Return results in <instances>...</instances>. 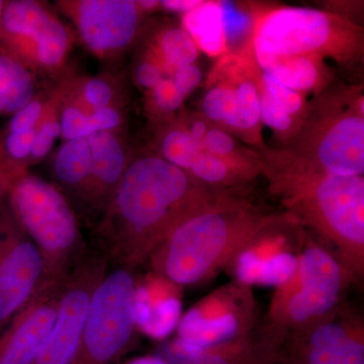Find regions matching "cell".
Masks as SVG:
<instances>
[{"label":"cell","instance_id":"obj_1","mask_svg":"<svg viewBox=\"0 0 364 364\" xmlns=\"http://www.w3.org/2000/svg\"><path fill=\"white\" fill-rule=\"evenodd\" d=\"M196 205L188 172L153 155L129 162L100 221L107 257L131 269L198 212Z\"/></svg>","mask_w":364,"mask_h":364},{"label":"cell","instance_id":"obj_2","mask_svg":"<svg viewBox=\"0 0 364 364\" xmlns=\"http://www.w3.org/2000/svg\"><path fill=\"white\" fill-rule=\"evenodd\" d=\"M4 200L42 255L44 273L38 289L63 286L85 254L77 218L66 196L51 182L25 172Z\"/></svg>","mask_w":364,"mask_h":364},{"label":"cell","instance_id":"obj_3","mask_svg":"<svg viewBox=\"0 0 364 364\" xmlns=\"http://www.w3.org/2000/svg\"><path fill=\"white\" fill-rule=\"evenodd\" d=\"M253 51L258 65L277 57H332L346 61L360 53L363 36L353 23L306 7H279L254 21Z\"/></svg>","mask_w":364,"mask_h":364},{"label":"cell","instance_id":"obj_4","mask_svg":"<svg viewBox=\"0 0 364 364\" xmlns=\"http://www.w3.org/2000/svg\"><path fill=\"white\" fill-rule=\"evenodd\" d=\"M272 158L277 165V181L284 182L328 231L341 240L363 247V176L328 173L298 154L287 153Z\"/></svg>","mask_w":364,"mask_h":364},{"label":"cell","instance_id":"obj_5","mask_svg":"<svg viewBox=\"0 0 364 364\" xmlns=\"http://www.w3.org/2000/svg\"><path fill=\"white\" fill-rule=\"evenodd\" d=\"M136 287L130 268L105 273L91 296L72 364H116L123 355L136 327Z\"/></svg>","mask_w":364,"mask_h":364},{"label":"cell","instance_id":"obj_6","mask_svg":"<svg viewBox=\"0 0 364 364\" xmlns=\"http://www.w3.org/2000/svg\"><path fill=\"white\" fill-rule=\"evenodd\" d=\"M65 23L46 4L33 0L4 1L0 16V51L32 73L58 71L70 51Z\"/></svg>","mask_w":364,"mask_h":364},{"label":"cell","instance_id":"obj_7","mask_svg":"<svg viewBox=\"0 0 364 364\" xmlns=\"http://www.w3.org/2000/svg\"><path fill=\"white\" fill-rule=\"evenodd\" d=\"M236 225L220 210H200L182 221L163 242L158 267L181 286L207 277L231 243Z\"/></svg>","mask_w":364,"mask_h":364},{"label":"cell","instance_id":"obj_8","mask_svg":"<svg viewBox=\"0 0 364 364\" xmlns=\"http://www.w3.org/2000/svg\"><path fill=\"white\" fill-rule=\"evenodd\" d=\"M109 260L102 254L85 253L73 268L62 289L51 332L31 364L73 363L91 296L107 273Z\"/></svg>","mask_w":364,"mask_h":364},{"label":"cell","instance_id":"obj_9","mask_svg":"<svg viewBox=\"0 0 364 364\" xmlns=\"http://www.w3.org/2000/svg\"><path fill=\"white\" fill-rule=\"evenodd\" d=\"M39 249L0 200V329L28 303L42 280Z\"/></svg>","mask_w":364,"mask_h":364},{"label":"cell","instance_id":"obj_10","mask_svg":"<svg viewBox=\"0 0 364 364\" xmlns=\"http://www.w3.org/2000/svg\"><path fill=\"white\" fill-rule=\"evenodd\" d=\"M83 44L100 58L126 51L138 36L144 11L132 0L60 1Z\"/></svg>","mask_w":364,"mask_h":364},{"label":"cell","instance_id":"obj_11","mask_svg":"<svg viewBox=\"0 0 364 364\" xmlns=\"http://www.w3.org/2000/svg\"><path fill=\"white\" fill-rule=\"evenodd\" d=\"M299 156L341 176H363L364 172L363 97L346 111L326 117L309 136Z\"/></svg>","mask_w":364,"mask_h":364},{"label":"cell","instance_id":"obj_12","mask_svg":"<svg viewBox=\"0 0 364 364\" xmlns=\"http://www.w3.org/2000/svg\"><path fill=\"white\" fill-rule=\"evenodd\" d=\"M64 286V284H63ZM63 286L41 287L0 333V364H31L51 332Z\"/></svg>","mask_w":364,"mask_h":364},{"label":"cell","instance_id":"obj_13","mask_svg":"<svg viewBox=\"0 0 364 364\" xmlns=\"http://www.w3.org/2000/svg\"><path fill=\"white\" fill-rule=\"evenodd\" d=\"M301 289L289 303V314L296 322H306L329 312L341 289V269L322 248L311 247L299 259Z\"/></svg>","mask_w":364,"mask_h":364},{"label":"cell","instance_id":"obj_14","mask_svg":"<svg viewBox=\"0 0 364 364\" xmlns=\"http://www.w3.org/2000/svg\"><path fill=\"white\" fill-rule=\"evenodd\" d=\"M91 157L90 183L82 208L104 215L128 166L123 141L114 131L87 136Z\"/></svg>","mask_w":364,"mask_h":364},{"label":"cell","instance_id":"obj_15","mask_svg":"<svg viewBox=\"0 0 364 364\" xmlns=\"http://www.w3.org/2000/svg\"><path fill=\"white\" fill-rule=\"evenodd\" d=\"M294 364H364V345L341 325L327 323L312 332L308 348Z\"/></svg>","mask_w":364,"mask_h":364},{"label":"cell","instance_id":"obj_16","mask_svg":"<svg viewBox=\"0 0 364 364\" xmlns=\"http://www.w3.org/2000/svg\"><path fill=\"white\" fill-rule=\"evenodd\" d=\"M178 339L182 343L196 348H223L235 339L240 329L238 318L232 313L208 316L200 309L193 308L179 321Z\"/></svg>","mask_w":364,"mask_h":364},{"label":"cell","instance_id":"obj_17","mask_svg":"<svg viewBox=\"0 0 364 364\" xmlns=\"http://www.w3.org/2000/svg\"><path fill=\"white\" fill-rule=\"evenodd\" d=\"M91 157L87 138L65 141L53 160V172L62 188L83 207L90 183Z\"/></svg>","mask_w":364,"mask_h":364},{"label":"cell","instance_id":"obj_18","mask_svg":"<svg viewBox=\"0 0 364 364\" xmlns=\"http://www.w3.org/2000/svg\"><path fill=\"white\" fill-rule=\"evenodd\" d=\"M181 317V299L172 296L154 299L149 287H136V326L151 338H166L176 329Z\"/></svg>","mask_w":364,"mask_h":364},{"label":"cell","instance_id":"obj_19","mask_svg":"<svg viewBox=\"0 0 364 364\" xmlns=\"http://www.w3.org/2000/svg\"><path fill=\"white\" fill-rule=\"evenodd\" d=\"M298 269L299 259L294 254L280 252L264 257L246 250L237 261L236 274L243 284L279 287L293 279Z\"/></svg>","mask_w":364,"mask_h":364},{"label":"cell","instance_id":"obj_20","mask_svg":"<svg viewBox=\"0 0 364 364\" xmlns=\"http://www.w3.org/2000/svg\"><path fill=\"white\" fill-rule=\"evenodd\" d=\"M182 28L195 41L198 50L215 57L227 51L221 4L203 1L182 16Z\"/></svg>","mask_w":364,"mask_h":364},{"label":"cell","instance_id":"obj_21","mask_svg":"<svg viewBox=\"0 0 364 364\" xmlns=\"http://www.w3.org/2000/svg\"><path fill=\"white\" fill-rule=\"evenodd\" d=\"M33 74L0 51V116L14 114L35 98Z\"/></svg>","mask_w":364,"mask_h":364},{"label":"cell","instance_id":"obj_22","mask_svg":"<svg viewBox=\"0 0 364 364\" xmlns=\"http://www.w3.org/2000/svg\"><path fill=\"white\" fill-rule=\"evenodd\" d=\"M320 61L312 57H277L262 62L259 67L282 85L301 93L322 82Z\"/></svg>","mask_w":364,"mask_h":364},{"label":"cell","instance_id":"obj_23","mask_svg":"<svg viewBox=\"0 0 364 364\" xmlns=\"http://www.w3.org/2000/svg\"><path fill=\"white\" fill-rule=\"evenodd\" d=\"M154 355L165 364H268L242 351L229 352L222 348L205 350L188 346L178 339L158 346Z\"/></svg>","mask_w":364,"mask_h":364},{"label":"cell","instance_id":"obj_24","mask_svg":"<svg viewBox=\"0 0 364 364\" xmlns=\"http://www.w3.org/2000/svg\"><path fill=\"white\" fill-rule=\"evenodd\" d=\"M152 51L148 58L172 75L177 69L195 64L200 50L183 28L172 26L160 33Z\"/></svg>","mask_w":364,"mask_h":364},{"label":"cell","instance_id":"obj_25","mask_svg":"<svg viewBox=\"0 0 364 364\" xmlns=\"http://www.w3.org/2000/svg\"><path fill=\"white\" fill-rule=\"evenodd\" d=\"M215 70L214 85H210L203 100V112L213 123L240 132V119L237 109L236 92L226 70L220 67Z\"/></svg>","mask_w":364,"mask_h":364},{"label":"cell","instance_id":"obj_26","mask_svg":"<svg viewBox=\"0 0 364 364\" xmlns=\"http://www.w3.org/2000/svg\"><path fill=\"white\" fill-rule=\"evenodd\" d=\"M223 68L233 83L237 97V109L240 119V133H248L257 128L260 123L259 79L244 76L240 70H234L229 58L223 60Z\"/></svg>","mask_w":364,"mask_h":364},{"label":"cell","instance_id":"obj_27","mask_svg":"<svg viewBox=\"0 0 364 364\" xmlns=\"http://www.w3.org/2000/svg\"><path fill=\"white\" fill-rule=\"evenodd\" d=\"M163 159L188 172L191 163L200 152V144L196 142L186 127L176 126L163 135L160 142Z\"/></svg>","mask_w":364,"mask_h":364},{"label":"cell","instance_id":"obj_28","mask_svg":"<svg viewBox=\"0 0 364 364\" xmlns=\"http://www.w3.org/2000/svg\"><path fill=\"white\" fill-rule=\"evenodd\" d=\"M114 90L111 83L105 78L92 77L79 86L75 102L69 105H75L90 114L97 109L114 107Z\"/></svg>","mask_w":364,"mask_h":364},{"label":"cell","instance_id":"obj_29","mask_svg":"<svg viewBox=\"0 0 364 364\" xmlns=\"http://www.w3.org/2000/svg\"><path fill=\"white\" fill-rule=\"evenodd\" d=\"M237 165L238 162L215 156L200 150L191 163L188 172L208 183H223L231 178Z\"/></svg>","mask_w":364,"mask_h":364},{"label":"cell","instance_id":"obj_30","mask_svg":"<svg viewBox=\"0 0 364 364\" xmlns=\"http://www.w3.org/2000/svg\"><path fill=\"white\" fill-rule=\"evenodd\" d=\"M260 85L267 91L269 97L284 107L291 116H296L303 111L304 97L298 91L282 85L267 73L262 72L259 78Z\"/></svg>","mask_w":364,"mask_h":364},{"label":"cell","instance_id":"obj_31","mask_svg":"<svg viewBox=\"0 0 364 364\" xmlns=\"http://www.w3.org/2000/svg\"><path fill=\"white\" fill-rule=\"evenodd\" d=\"M221 9L227 46L239 42L247 35L254 21L247 14L239 11L231 2H221Z\"/></svg>","mask_w":364,"mask_h":364},{"label":"cell","instance_id":"obj_32","mask_svg":"<svg viewBox=\"0 0 364 364\" xmlns=\"http://www.w3.org/2000/svg\"><path fill=\"white\" fill-rule=\"evenodd\" d=\"M61 136L64 141L87 138L92 135L88 114L73 105H67L60 116Z\"/></svg>","mask_w":364,"mask_h":364},{"label":"cell","instance_id":"obj_33","mask_svg":"<svg viewBox=\"0 0 364 364\" xmlns=\"http://www.w3.org/2000/svg\"><path fill=\"white\" fill-rule=\"evenodd\" d=\"M259 95L261 121L269 128L280 133L291 130L294 124V117L269 97L260 85V81Z\"/></svg>","mask_w":364,"mask_h":364},{"label":"cell","instance_id":"obj_34","mask_svg":"<svg viewBox=\"0 0 364 364\" xmlns=\"http://www.w3.org/2000/svg\"><path fill=\"white\" fill-rule=\"evenodd\" d=\"M61 136V126L58 119H48L41 122L36 128L32 151L30 155L31 163L39 161L49 154L55 141Z\"/></svg>","mask_w":364,"mask_h":364},{"label":"cell","instance_id":"obj_35","mask_svg":"<svg viewBox=\"0 0 364 364\" xmlns=\"http://www.w3.org/2000/svg\"><path fill=\"white\" fill-rule=\"evenodd\" d=\"M200 149L215 156L238 162L232 157L236 151V142L233 136L221 128L208 129L200 142Z\"/></svg>","mask_w":364,"mask_h":364},{"label":"cell","instance_id":"obj_36","mask_svg":"<svg viewBox=\"0 0 364 364\" xmlns=\"http://www.w3.org/2000/svg\"><path fill=\"white\" fill-rule=\"evenodd\" d=\"M43 114H44V102L38 98H33L23 109L13 114L6 132L21 133V132L33 130L42 122Z\"/></svg>","mask_w":364,"mask_h":364},{"label":"cell","instance_id":"obj_37","mask_svg":"<svg viewBox=\"0 0 364 364\" xmlns=\"http://www.w3.org/2000/svg\"><path fill=\"white\" fill-rule=\"evenodd\" d=\"M151 91V98L158 111L168 114L177 111L183 104L184 97L177 90L171 78H164Z\"/></svg>","mask_w":364,"mask_h":364},{"label":"cell","instance_id":"obj_38","mask_svg":"<svg viewBox=\"0 0 364 364\" xmlns=\"http://www.w3.org/2000/svg\"><path fill=\"white\" fill-rule=\"evenodd\" d=\"M203 79V72L196 64L181 67L172 74L171 80L182 97L186 98L198 87Z\"/></svg>","mask_w":364,"mask_h":364},{"label":"cell","instance_id":"obj_39","mask_svg":"<svg viewBox=\"0 0 364 364\" xmlns=\"http://www.w3.org/2000/svg\"><path fill=\"white\" fill-rule=\"evenodd\" d=\"M92 134L97 132L116 131L121 126L123 117L116 107L97 109L88 114Z\"/></svg>","mask_w":364,"mask_h":364},{"label":"cell","instance_id":"obj_40","mask_svg":"<svg viewBox=\"0 0 364 364\" xmlns=\"http://www.w3.org/2000/svg\"><path fill=\"white\" fill-rule=\"evenodd\" d=\"M134 78L136 85L145 90H152L162 79H164V71L156 62L146 58L136 65L134 72Z\"/></svg>","mask_w":364,"mask_h":364},{"label":"cell","instance_id":"obj_41","mask_svg":"<svg viewBox=\"0 0 364 364\" xmlns=\"http://www.w3.org/2000/svg\"><path fill=\"white\" fill-rule=\"evenodd\" d=\"M203 4L200 0H164L160 1V6L174 13L186 14Z\"/></svg>","mask_w":364,"mask_h":364},{"label":"cell","instance_id":"obj_42","mask_svg":"<svg viewBox=\"0 0 364 364\" xmlns=\"http://www.w3.org/2000/svg\"><path fill=\"white\" fill-rule=\"evenodd\" d=\"M208 129L210 128H208L207 122L198 119L191 122L188 128H186V130L188 131L189 135L191 136V138H193L196 142L200 144L203 136L208 133Z\"/></svg>","mask_w":364,"mask_h":364},{"label":"cell","instance_id":"obj_43","mask_svg":"<svg viewBox=\"0 0 364 364\" xmlns=\"http://www.w3.org/2000/svg\"><path fill=\"white\" fill-rule=\"evenodd\" d=\"M129 364H165L164 361L162 360L161 358H158V356L149 355V356H143V358H139L134 359Z\"/></svg>","mask_w":364,"mask_h":364},{"label":"cell","instance_id":"obj_44","mask_svg":"<svg viewBox=\"0 0 364 364\" xmlns=\"http://www.w3.org/2000/svg\"><path fill=\"white\" fill-rule=\"evenodd\" d=\"M138 4L144 13H147V11H153V9L159 6L160 1H157V0H141V1H138Z\"/></svg>","mask_w":364,"mask_h":364},{"label":"cell","instance_id":"obj_45","mask_svg":"<svg viewBox=\"0 0 364 364\" xmlns=\"http://www.w3.org/2000/svg\"><path fill=\"white\" fill-rule=\"evenodd\" d=\"M4 1H1V0H0V16H1V11L2 9H4Z\"/></svg>","mask_w":364,"mask_h":364}]
</instances>
